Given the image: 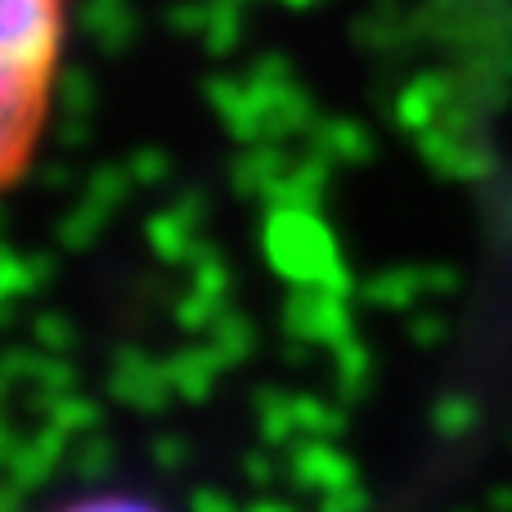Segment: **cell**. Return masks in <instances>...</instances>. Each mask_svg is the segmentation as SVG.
Returning <instances> with one entry per match:
<instances>
[{
	"label": "cell",
	"instance_id": "cell-2",
	"mask_svg": "<svg viewBox=\"0 0 512 512\" xmlns=\"http://www.w3.org/2000/svg\"><path fill=\"white\" fill-rule=\"evenodd\" d=\"M54 512H162V508H153L149 499H135V495H86Z\"/></svg>",
	"mask_w": 512,
	"mask_h": 512
},
{
	"label": "cell",
	"instance_id": "cell-1",
	"mask_svg": "<svg viewBox=\"0 0 512 512\" xmlns=\"http://www.w3.org/2000/svg\"><path fill=\"white\" fill-rule=\"evenodd\" d=\"M72 0H0V198L27 180L59 108Z\"/></svg>",
	"mask_w": 512,
	"mask_h": 512
}]
</instances>
